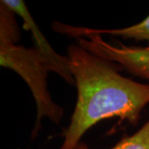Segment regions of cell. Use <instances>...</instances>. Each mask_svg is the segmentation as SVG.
Returning <instances> with one entry per match:
<instances>
[{
    "label": "cell",
    "instance_id": "obj_1",
    "mask_svg": "<svg viewBox=\"0 0 149 149\" xmlns=\"http://www.w3.org/2000/svg\"><path fill=\"white\" fill-rule=\"evenodd\" d=\"M77 100L60 149H73L88 129L103 119L118 117L135 125L149 104V84L123 76L111 61L78 44L67 50Z\"/></svg>",
    "mask_w": 149,
    "mask_h": 149
},
{
    "label": "cell",
    "instance_id": "obj_5",
    "mask_svg": "<svg viewBox=\"0 0 149 149\" xmlns=\"http://www.w3.org/2000/svg\"><path fill=\"white\" fill-rule=\"evenodd\" d=\"M81 30L86 32L95 33L99 35H110L113 37L132 38L138 41H147L149 43V15L144 20L134 25L117 29H94L80 27Z\"/></svg>",
    "mask_w": 149,
    "mask_h": 149
},
{
    "label": "cell",
    "instance_id": "obj_2",
    "mask_svg": "<svg viewBox=\"0 0 149 149\" xmlns=\"http://www.w3.org/2000/svg\"><path fill=\"white\" fill-rule=\"evenodd\" d=\"M14 12L0 2V65L19 74L28 85L37 105V118L32 132L36 139L42 129V121L48 118L59 124L64 109L55 103L47 88V75L53 69L36 48L18 45L20 32Z\"/></svg>",
    "mask_w": 149,
    "mask_h": 149
},
{
    "label": "cell",
    "instance_id": "obj_3",
    "mask_svg": "<svg viewBox=\"0 0 149 149\" xmlns=\"http://www.w3.org/2000/svg\"><path fill=\"white\" fill-rule=\"evenodd\" d=\"M2 2L13 11L15 14L21 17L24 22V27L32 32L35 48L47 60L53 69V72L59 74L67 84L74 85V79L70 70L67 56H64L55 52L33 20L25 3L22 0H2Z\"/></svg>",
    "mask_w": 149,
    "mask_h": 149
},
{
    "label": "cell",
    "instance_id": "obj_6",
    "mask_svg": "<svg viewBox=\"0 0 149 149\" xmlns=\"http://www.w3.org/2000/svg\"><path fill=\"white\" fill-rule=\"evenodd\" d=\"M73 149H91L85 143H78ZM109 149H149V120L138 132L121 139Z\"/></svg>",
    "mask_w": 149,
    "mask_h": 149
},
{
    "label": "cell",
    "instance_id": "obj_4",
    "mask_svg": "<svg viewBox=\"0 0 149 149\" xmlns=\"http://www.w3.org/2000/svg\"><path fill=\"white\" fill-rule=\"evenodd\" d=\"M116 47L100 40L95 47V54L111 62L122 65L128 72L149 81V47H129L119 43Z\"/></svg>",
    "mask_w": 149,
    "mask_h": 149
}]
</instances>
